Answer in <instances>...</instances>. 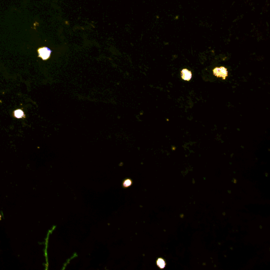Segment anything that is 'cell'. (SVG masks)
Returning a JSON list of instances; mask_svg holds the SVG:
<instances>
[{"mask_svg":"<svg viewBox=\"0 0 270 270\" xmlns=\"http://www.w3.org/2000/svg\"><path fill=\"white\" fill-rule=\"evenodd\" d=\"M14 116L17 118H22L24 117V112L21 109H17L15 110L14 112Z\"/></svg>","mask_w":270,"mask_h":270,"instance_id":"4","label":"cell"},{"mask_svg":"<svg viewBox=\"0 0 270 270\" xmlns=\"http://www.w3.org/2000/svg\"><path fill=\"white\" fill-rule=\"evenodd\" d=\"M213 75L217 78H222L223 80H225L228 76L227 69L224 66L216 67L213 70Z\"/></svg>","mask_w":270,"mask_h":270,"instance_id":"1","label":"cell"},{"mask_svg":"<svg viewBox=\"0 0 270 270\" xmlns=\"http://www.w3.org/2000/svg\"><path fill=\"white\" fill-rule=\"evenodd\" d=\"M132 181L130 179H126V180L124 181L123 182V186L125 188L129 187L132 185Z\"/></svg>","mask_w":270,"mask_h":270,"instance_id":"5","label":"cell"},{"mask_svg":"<svg viewBox=\"0 0 270 270\" xmlns=\"http://www.w3.org/2000/svg\"><path fill=\"white\" fill-rule=\"evenodd\" d=\"M38 56L43 60H46L50 58L52 51L46 46L40 48L37 50Z\"/></svg>","mask_w":270,"mask_h":270,"instance_id":"2","label":"cell"},{"mask_svg":"<svg viewBox=\"0 0 270 270\" xmlns=\"http://www.w3.org/2000/svg\"><path fill=\"white\" fill-rule=\"evenodd\" d=\"M157 265L161 268H164L165 266V263L163 259H159L157 261Z\"/></svg>","mask_w":270,"mask_h":270,"instance_id":"6","label":"cell"},{"mask_svg":"<svg viewBox=\"0 0 270 270\" xmlns=\"http://www.w3.org/2000/svg\"><path fill=\"white\" fill-rule=\"evenodd\" d=\"M181 79L184 80L189 81L190 80L192 77V72L189 70L187 69H184L181 70Z\"/></svg>","mask_w":270,"mask_h":270,"instance_id":"3","label":"cell"},{"mask_svg":"<svg viewBox=\"0 0 270 270\" xmlns=\"http://www.w3.org/2000/svg\"><path fill=\"white\" fill-rule=\"evenodd\" d=\"M1 215H0V221H1Z\"/></svg>","mask_w":270,"mask_h":270,"instance_id":"7","label":"cell"}]
</instances>
